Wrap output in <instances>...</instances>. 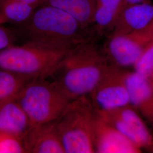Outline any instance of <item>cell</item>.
Segmentation results:
<instances>
[{"label": "cell", "mask_w": 153, "mask_h": 153, "mask_svg": "<svg viewBox=\"0 0 153 153\" xmlns=\"http://www.w3.org/2000/svg\"><path fill=\"white\" fill-rule=\"evenodd\" d=\"M96 112L141 149H153V136L131 105Z\"/></svg>", "instance_id": "obj_8"}, {"label": "cell", "mask_w": 153, "mask_h": 153, "mask_svg": "<svg viewBox=\"0 0 153 153\" xmlns=\"http://www.w3.org/2000/svg\"><path fill=\"white\" fill-rule=\"evenodd\" d=\"M30 79L0 69V102L16 98Z\"/></svg>", "instance_id": "obj_17"}, {"label": "cell", "mask_w": 153, "mask_h": 153, "mask_svg": "<svg viewBox=\"0 0 153 153\" xmlns=\"http://www.w3.org/2000/svg\"><path fill=\"white\" fill-rule=\"evenodd\" d=\"M26 153L22 137L0 131V153Z\"/></svg>", "instance_id": "obj_18"}, {"label": "cell", "mask_w": 153, "mask_h": 153, "mask_svg": "<svg viewBox=\"0 0 153 153\" xmlns=\"http://www.w3.org/2000/svg\"><path fill=\"white\" fill-rule=\"evenodd\" d=\"M153 23V4L150 1L124 5L111 33H130L142 32L147 30Z\"/></svg>", "instance_id": "obj_11"}, {"label": "cell", "mask_w": 153, "mask_h": 153, "mask_svg": "<svg viewBox=\"0 0 153 153\" xmlns=\"http://www.w3.org/2000/svg\"><path fill=\"white\" fill-rule=\"evenodd\" d=\"M96 0H46L44 4L60 8L74 16L88 30L92 28Z\"/></svg>", "instance_id": "obj_15"}, {"label": "cell", "mask_w": 153, "mask_h": 153, "mask_svg": "<svg viewBox=\"0 0 153 153\" xmlns=\"http://www.w3.org/2000/svg\"><path fill=\"white\" fill-rule=\"evenodd\" d=\"M153 40L145 32L107 35L102 49L108 64L121 68L133 66Z\"/></svg>", "instance_id": "obj_7"}, {"label": "cell", "mask_w": 153, "mask_h": 153, "mask_svg": "<svg viewBox=\"0 0 153 153\" xmlns=\"http://www.w3.org/2000/svg\"><path fill=\"white\" fill-rule=\"evenodd\" d=\"M16 98L31 125L56 120L71 100L56 82L47 78L30 80Z\"/></svg>", "instance_id": "obj_5"}, {"label": "cell", "mask_w": 153, "mask_h": 153, "mask_svg": "<svg viewBox=\"0 0 153 153\" xmlns=\"http://www.w3.org/2000/svg\"><path fill=\"white\" fill-rule=\"evenodd\" d=\"M122 68L109 64L97 86L88 96L95 111H108L131 105Z\"/></svg>", "instance_id": "obj_6"}, {"label": "cell", "mask_w": 153, "mask_h": 153, "mask_svg": "<svg viewBox=\"0 0 153 153\" xmlns=\"http://www.w3.org/2000/svg\"><path fill=\"white\" fill-rule=\"evenodd\" d=\"M5 1V0H0V5H1Z\"/></svg>", "instance_id": "obj_24"}, {"label": "cell", "mask_w": 153, "mask_h": 153, "mask_svg": "<svg viewBox=\"0 0 153 153\" xmlns=\"http://www.w3.org/2000/svg\"><path fill=\"white\" fill-rule=\"evenodd\" d=\"M108 65L102 50L91 40L69 50L49 78L73 100L89 96Z\"/></svg>", "instance_id": "obj_1"}, {"label": "cell", "mask_w": 153, "mask_h": 153, "mask_svg": "<svg viewBox=\"0 0 153 153\" xmlns=\"http://www.w3.org/2000/svg\"><path fill=\"white\" fill-rule=\"evenodd\" d=\"M130 104L153 126V82L136 71L126 72Z\"/></svg>", "instance_id": "obj_12"}, {"label": "cell", "mask_w": 153, "mask_h": 153, "mask_svg": "<svg viewBox=\"0 0 153 153\" xmlns=\"http://www.w3.org/2000/svg\"><path fill=\"white\" fill-rule=\"evenodd\" d=\"M123 6V0H96L93 32L100 36L111 33Z\"/></svg>", "instance_id": "obj_14"}, {"label": "cell", "mask_w": 153, "mask_h": 153, "mask_svg": "<svg viewBox=\"0 0 153 153\" xmlns=\"http://www.w3.org/2000/svg\"><path fill=\"white\" fill-rule=\"evenodd\" d=\"M19 34L17 30L6 27L0 25V51L16 44Z\"/></svg>", "instance_id": "obj_20"}, {"label": "cell", "mask_w": 153, "mask_h": 153, "mask_svg": "<svg viewBox=\"0 0 153 153\" xmlns=\"http://www.w3.org/2000/svg\"><path fill=\"white\" fill-rule=\"evenodd\" d=\"M31 125L16 98L0 102V131L23 138Z\"/></svg>", "instance_id": "obj_13"}, {"label": "cell", "mask_w": 153, "mask_h": 153, "mask_svg": "<svg viewBox=\"0 0 153 153\" xmlns=\"http://www.w3.org/2000/svg\"><path fill=\"white\" fill-rule=\"evenodd\" d=\"M142 32H145L151 38L153 39V23L150 25V26L148 28L147 30H146L145 31H142Z\"/></svg>", "instance_id": "obj_23"}, {"label": "cell", "mask_w": 153, "mask_h": 153, "mask_svg": "<svg viewBox=\"0 0 153 153\" xmlns=\"http://www.w3.org/2000/svg\"><path fill=\"white\" fill-rule=\"evenodd\" d=\"M134 71L143 76L151 78L153 74V39L144 49L135 65Z\"/></svg>", "instance_id": "obj_19"}, {"label": "cell", "mask_w": 153, "mask_h": 153, "mask_svg": "<svg viewBox=\"0 0 153 153\" xmlns=\"http://www.w3.org/2000/svg\"><path fill=\"white\" fill-rule=\"evenodd\" d=\"M26 153H65L56 120L31 125L23 137Z\"/></svg>", "instance_id": "obj_10"}, {"label": "cell", "mask_w": 153, "mask_h": 153, "mask_svg": "<svg viewBox=\"0 0 153 153\" xmlns=\"http://www.w3.org/2000/svg\"><path fill=\"white\" fill-rule=\"evenodd\" d=\"M26 41L49 44L71 49L78 44L93 40L91 32L65 11L48 4L37 7L27 21L16 26Z\"/></svg>", "instance_id": "obj_2"}, {"label": "cell", "mask_w": 153, "mask_h": 153, "mask_svg": "<svg viewBox=\"0 0 153 153\" xmlns=\"http://www.w3.org/2000/svg\"><path fill=\"white\" fill-rule=\"evenodd\" d=\"M69 50L26 41L0 51V69L30 79L48 78Z\"/></svg>", "instance_id": "obj_3"}, {"label": "cell", "mask_w": 153, "mask_h": 153, "mask_svg": "<svg viewBox=\"0 0 153 153\" xmlns=\"http://www.w3.org/2000/svg\"><path fill=\"white\" fill-rule=\"evenodd\" d=\"M36 8L22 2L6 0L0 5V25L20 26L27 21Z\"/></svg>", "instance_id": "obj_16"}, {"label": "cell", "mask_w": 153, "mask_h": 153, "mask_svg": "<svg viewBox=\"0 0 153 153\" xmlns=\"http://www.w3.org/2000/svg\"><path fill=\"white\" fill-rule=\"evenodd\" d=\"M95 153H139L141 149L96 112L93 129Z\"/></svg>", "instance_id": "obj_9"}, {"label": "cell", "mask_w": 153, "mask_h": 153, "mask_svg": "<svg viewBox=\"0 0 153 153\" xmlns=\"http://www.w3.org/2000/svg\"><path fill=\"white\" fill-rule=\"evenodd\" d=\"M124 1V5H129V4H137L148 1L150 0H123Z\"/></svg>", "instance_id": "obj_22"}, {"label": "cell", "mask_w": 153, "mask_h": 153, "mask_svg": "<svg viewBox=\"0 0 153 153\" xmlns=\"http://www.w3.org/2000/svg\"><path fill=\"white\" fill-rule=\"evenodd\" d=\"M96 111L88 96L71 100L56 120L65 153H95L93 143Z\"/></svg>", "instance_id": "obj_4"}, {"label": "cell", "mask_w": 153, "mask_h": 153, "mask_svg": "<svg viewBox=\"0 0 153 153\" xmlns=\"http://www.w3.org/2000/svg\"><path fill=\"white\" fill-rule=\"evenodd\" d=\"M13 1L22 2L25 4L33 6L36 7H38L39 6H40L44 5L46 1V0H13Z\"/></svg>", "instance_id": "obj_21"}, {"label": "cell", "mask_w": 153, "mask_h": 153, "mask_svg": "<svg viewBox=\"0 0 153 153\" xmlns=\"http://www.w3.org/2000/svg\"><path fill=\"white\" fill-rule=\"evenodd\" d=\"M150 78V79H152V81H153V76H152V77H151V78Z\"/></svg>", "instance_id": "obj_25"}]
</instances>
